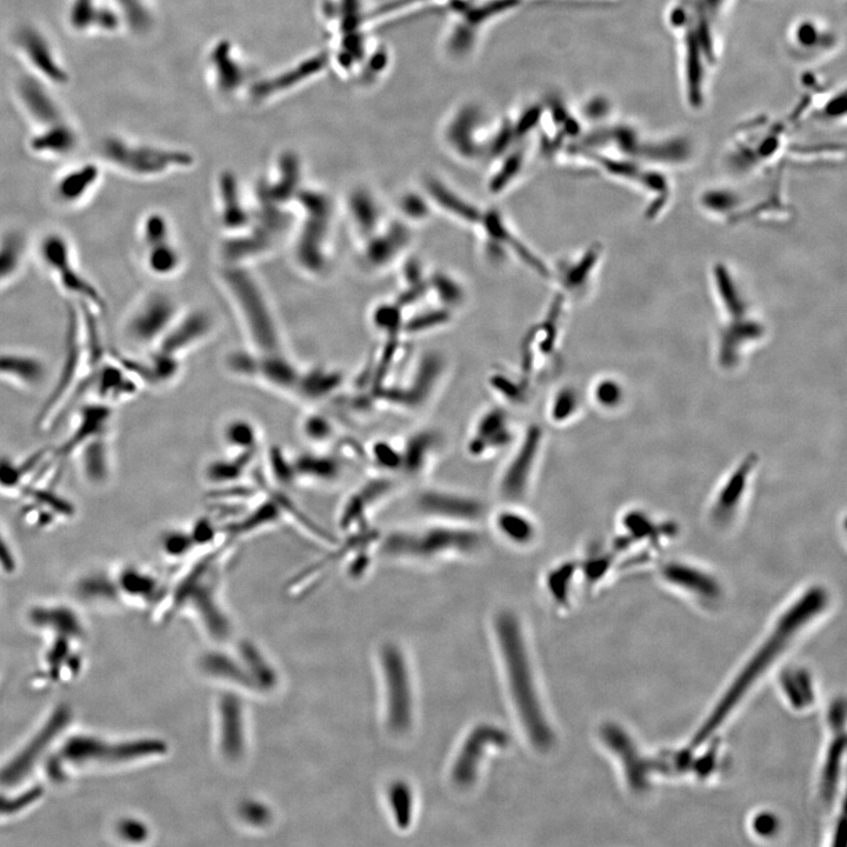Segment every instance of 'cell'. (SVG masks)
Here are the masks:
<instances>
[{"label":"cell","mask_w":847,"mask_h":847,"mask_svg":"<svg viewBox=\"0 0 847 847\" xmlns=\"http://www.w3.org/2000/svg\"><path fill=\"white\" fill-rule=\"evenodd\" d=\"M493 523L498 535L512 545L529 546L537 539L536 523L518 509L506 508L498 511Z\"/></svg>","instance_id":"21"},{"label":"cell","mask_w":847,"mask_h":847,"mask_svg":"<svg viewBox=\"0 0 847 847\" xmlns=\"http://www.w3.org/2000/svg\"><path fill=\"white\" fill-rule=\"evenodd\" d=\"M302 432L306 439L315 444L328 443L335 435L331 420L320 413H310L303 420Z\"/></svg>","instance_id":"36"},{"label":"cell","mask_w":847,"mask_h":847,"mask_svg":"<svg viewBox=\"0 0 847 847\" xmlns=\"http://www.w3.org/2000/svg\"><path fill=\"white\" fill-rule=\"evenodd\" d=\"M497 632L500 645H502L512 696L520 718L532 743L539 749H548L552 745L553 735L540 708L529 659L526 657L522 633L516 618L511 615L500 616L497 620Z\"/></svg>","instance_id":"3"},{"label":"cell","mask_w":847,"mask_h":847,"mask_svg":"<svg viewBox=\"0 0 847 847\" xmlns=\"http://www.w3.org/2000/svg\"><path fill=\"white\" fill-rule=\"evenodd\" d=\"M75 592L80 600L91 605L104 606L120 603L115 578L109 573L98 571L86 573L79 578Z\"/></svg>","instance_id":"23"},{"label":"cell","mask_w":847,"mask_h":847,"mask_svg":"<svg viewBox=\"0 0 847 847\" xmlns=\"http://www.w3.org/2000/svg\"><path fill=\"white\" fill-rule=\"evenodd\" d=\"M78 465L86 483L92 486H102L111 476L112 460L108 440L105 436L90 440L80 446Z\"/></svg>","instance_id":"18"},{"label":"cell","mask_w":847,"mask_h":847,"mask_svg":"<svg viewBox=\"0 0 847 847\" xmlns=\"http://www.w3.org/2000/svg\"><path fill=\"white\" fill-rule=\"evenodd\" d=\"M505 733L498 729L479 728L469 737L464 749L460 752L456 766L453 768V779L459 785H470L475 779L479 759L484 755L486 746L491 742L506 743Z\"/></svg>","instance_id":"15"},{"label":"cell","mask_w":847,"mask_h":847,"mask_svg":"<svg viewBox=\"0 0 847 847\" xmlns=\"http://www.w3.org/2000/svg\"><path fill=\"white\" fill-rule=\"evenodd\" d=\"M26 250L25 237L18 231H9L0 237V285L8 282L23 264Z\"/></svg>","instance_id":"27"},{"label":"cell","mask_w":847,"mask_h":847,"mask_svg":"<svg viewBox=\"0 0 847 847\" xmlns=\"http://www.w3.org/2000/svg\"><path fill=\"white\" fill-rule=\"evenodd\" d=\"M663 576L666 580H670L671 583L682 586L684 589L700 592L699 595L710 597L715 596V592H717L715 580L702 570L689 564L680 562L666 564L663 569Z\"/></svg>","instance_id":"26"},{"label":"cell","mask_w":847,"mask_h":847,"mask_svg":"<svg viewBox=\"0 0 847 847\" xmlns=\"http://www.w3.org/2000/svg\"><path fill=\"white\" fill-rule=\"evenodd\" d=\"M72 138L68 133H57L37 142L38 150H48L55 153H65L71 149Z\"/></svg>","instance_id":"42"},{"label":"cell","mask_w":847,"mask_h":847,"mask_svg":"<svg viewBox=\"0 0 847 847\" xmlns=\"http://www.w3.org/2000/svg\"><path fill=\"white\" fill-rule=\"evenodd\" d=\"M756 466L755 456L745 458L720 486L711 508V516L716 523L726 524L735 517L740 505L744 502Z\"/></svg>","instance_id":"10"},{"label":"cell","mask_w":847,"mask_h":847,"mask_svg":"<svg viewBox=\"0 0 847 847\" xmlns=\"http://www.w3.org/2000/svg\"><path fill=\"white\" fill-rule=\"evenodd\" d=\"M478 544V536L468 529L430 528L393 532L385 538L383 550L393 557L436 559L470 553Z\"/></svg>","instance_id":"6"},{"label":"cell","mask_w":847,"mask_h":847,"mask_svg":"<svg viewBox=\"0 0 847 847\" xmlns=\"http://www.w3.org/2000/svg\"><path fill=\"white\" fill-rule=\"evenodd\" d=\"M95 380L100 397L106 400L123 399L135 392V384L116 366H104L95 373Z\"/></svg>","instance_id":"28"},{"label":"cell","mask_w":847,"mask_h":847,"mask_svg":"<svg viewBox=\"0 0 847 847\" xmlns=\"http://www.w3.org/2000/svg\"><path fill=\"white\" fill-rule=\"evenodd\" d=\"M171 305L162 296H153L132 317L129 333L138 343H150L165 328L170 318Z\"/></svg>","instance_id":"16"},{"label":"cell","mask_w":847,"mask_h":847,"mask_svg":"<svg viewBox=\"0 0 847 847\" xmlns=\"http://www.w3.org/2000/svg\"><path fill=\"white\" fill-rule=\"evenodd\" d=\"M106 155L119 168L140 176L156 175L171 163L170 157L165 153L130 148L118 143H111L106 148Z\"/></svg>","instance_id":"17"},{"label":"cell","mask_w":847,"mask_h":847,"mask_svg":"<svg viewBox=\"0 0 847 847\" xmlns=\"http://www.w3.org/2000/svg\"><path fill=\"white\" fill-rule=\"evenodd\" d=\"M280 516L279 506L272 502H266L258 506L256 511L250 513L248 517L240 520L239 523L232 528L236 533H250L264 529L263 526L276 524Z\"/></svg>","instance_id":"34"},{"label":"cell","mask_w":847,"mask_h":847,"mask_svg":"<svg viewBox=\"0 0 847 847\" xmlns=\"http://www.w3.org/2000/svg\"><path fill=\"white\" fill-rule=\"evenodd\" d=\"M112 418V411L108 405L92 404L86 405L79 411L73 424L71 436L65 440L62 448L56 451L58 457L70 456L80 446L90 440L105 436Z\"/></svg>","instance_id":"13"},{"label":"cell","mask_w":847,"mask_h":847,"mask_svg":"<svg viewBox=\"0 0 847 847\" xmlns=\"http://www.w3.org/2000/svg\"><path fill=\"white\" fill-rule=\"evenodd\" d=\"M73 713L68 704H58L42 720L38 728L0 766V786L12 788L32 780L50 757L57 744L70 731Z\"/></svg>","instance_id":"5"},{"label":"cell","mask_w":847,"mask_h":847,"mask_svg":"<svg viewBox=\"0 0 847 847\" xmlns=\"http://www.w3.org/2000/svg\"><path fill=\"white\" fill-rule=\"evenodd\" d=\"M19 569V557L13 548L11 539L0 526V573L4 576L16 575Z\"/></svg>","instance_id":"38"},{"label":"cell","mask_w":847,"mask_h":847,"mask_svg":"<svg viewBox=\"0 0 847 847\" xmlns=\"http://www.w3.org/2000/svg\"><path fill=\"white\" fill-rule=\"evenodd\" d=\"M296 477L309 479L310 482H336L342 473V465L336 458L318 455V453H303L293 460Z\"/></svg>","instance_id":"24"},{"label":"cell","mask_w":847,"mask_h":847,"mask_svg":"<svg viewBox=\"0 0 847 847\" xmlns=\"http://www.w3.org/2000/svg\"><path fill=\"white\" fill-rule=\"evenodd\" d=\"M423 206L424 203L418 197H408L404 199L403 209L406 215L412 216L413 218H424L425 210Z\"/></svg>","instance_id":"43"},{"label":"cell","mask_w":847,"mask_h":847,"mask_svg":"<svg viewBox=\"0 0 847 847\" xmlns=\"http://www.w3.org/2000/svg\"><path fill=\"white\" fill-rule=\"evenodd\" d=\"M419 508L430 516L465 524L476 522L483 513L482 505L476 500L443 491L423 493Z\"/></svg>","instance_id":"11"},{"label":"cell","mask_w":847,"mask_h":847,"mask_svg":"<svg viewBox=\"0 0 847 847\" xmlns=\"http://www.w3.org/2000/svg\"><path fill=\"white\" fill-rule=\"evenodd\" d=\"M705 2L708 3L710 9H717L723 3V0H705Z\"/></svg>","instance_id":"44"},{"label":"cell","mask_w":847,"mask_h":847,"mask_svg":"<svg viewBox=\"0 0 847 847\" xmlns=\"http://www.w3.org/2000/svg\"><path fill=\"white\" fill-rule=\"evenodd\" d=\"M579 397L576 390L564 388L556 393L550 405V418L553 423L563 424L575 417L579 410Z\"/></svg>","instance_id":"35"},{"label":"cell","mask_w":847,"mask_h":847,"mask_svg":"<svg viewBox=\"0 0 847 847\" xmlns=\"http://www.w3.org/2000/svg\"><path fill=\"white\" fill-rule=\"evenodd\" d=\"M543 432L538 426H531L520 440L515 455L506 466L500 492L510 503H518L528 493L533 473L537 468V460L542 449Z\"/></svg>","instance_id":"8"},{"label":"cell","mask_w":847,"mask_h":847,"mask_svg":"<svg viewBox=\"0 0 847 847\" xmlns=\"http://www.w3.org/2000/svg\"><path fill=\"white\" fill-rule=\"evenodd\" d=\"M429 189L432 197H436V202L439 205L446 206V210L455 213L459 218L468 220V222H476L479 218L478 213L472 206L466 205L463 200L460 202L455 193L448 191L444 185L436 182H431Z\"/></svg>","instance_id":"33"},{"label":"cell","mask_w":847,"mask_h":847,"mask_svg":"<svg viewBox=\"0 0 847 847\" xmlns=\"http://www.w3.org/2000/svg\"><path fill=\"white\" fill-rule=\"evenodd\" d=\"M99 180L96 166L85 165L60 178L56 185V197L59 202L72 205L88 197Z\"/></svg>","instance_id":"22"},{"label":"cell","mask_w":847,"mask_h":847,"mask_svg":"<svg viewBox=\"0 0 847 847\" xmlns=\"http://www.w3.org/2000/svg\"><path fill=\"white\" fill-rule=\"evenodd\" d=\"M197 548L189 531L170 529L160 537V549L166 557L179 559Z\"/></svg>","instance_id":"32"},{"label":"cell","mask_w":847,"mask_h":847,"mask_svg":"<svg viewBox=\"0 0 847 847\" xmlns=\"http://www.w3.org/2000/svg\"><path fill=\"white\" fill-rule=\"evenodd\" d=\"M389 693V724L396 732L408 730L412 722L411 690L408 670L397 649H388L383 656Z\"/></svg>","instance_id":"9"},{"label":"cell","mask_w":847,"mask_h":847,"mask_svg":"<svg viewBox=\"0 0 847 847\" xmlns=\"http://www.w3.org/2000/svg\"><path fill=\"white\" fill-rule=\"evenodd\" d=\"M372 456L375 459V463L384 469L402 468V453L391 448L389 444H375L372 449Z\"/></svg>","instance_id":"40"},{"label":"cell","mask_w":847,"mask_h":847,"mask_svg":"<svg viewBox=\"0 0 847 847\" xmlns=\"http://www.w3.org/2000/svg\"><path fill=\"white\" fill-rule=\"evenodd\" d=\"M252 453H239L235 459L213 460L206 466L205 476L210 483L226 485L238 482L242 478L246 464L243 458H250Z\"/></svg>","instance_id":"30"},{"label":"cell","mask_w":847,"mask_h":847,"mask_svg":"<svg viewBox=\"0 0 847 847\" xmlns=\"http://www.w3.org/2000/svg\"><path fill=\"white\" fill-rule=\"evenodd\" d=\"M189 532L197 548L198 546H206L211 544L213 540H215L217 537V528L215 524H213L211 520L206 517L197 519L196 523L193 524Z\"/></svg>","instance_id":"41"},{"label":"cell","mask_w":847,"mask_h":847,"mask_svg":"<svg viewBox=\"0 0 847 847\" xmlns=\"http://www.w3.org/2000/svg\"><path fill=\"white\" fill-rule=\"evenodd\" d=\"M40 255L44 263L66 291L102 308L104 302L98 290L77 269L73 262L68 240L58 233H50L40 244Z\"/></svg>","instance_id":"7"},{"label":"cell","mask_w":847,"mask_h":847,"mask_svg":"<svg viewBox=\"0 0 847 847\" xmlns=\"http://www.w3.org/2000/svg\"><path fill=\"white\" fill-rule=\"evenodd\" d=\"M342 385V376L337 372L317 369L302 373L295 393L306 402L317 403L329 398Z\"/></svg>","instance_id":"25"},{"label":"cell","mask_w":847,"mask_h":847,"mask_svg":"<svg viewBox=\"0 0 847 847\" xmlns=\"http://www.w3.org/2000/svg\"><path fill=\"white\" fill-rule=\"evenodd\" d=\"M599 564H600V565H602V564H603V566H604V565H606V564H608V563H606V560H605V559H603V562H602V560H599ZM596 570L600 572V569H599V568H596ZM596 570H595V571H596ZM595 571L590 572V573H589V576H590V577H592L593 572H595Z\"/></svg>","instance_id":"45"},{"label":"cell","mask_w":847,"mask_h":847,"mask_svg":"<svg viewBox=\"0 0 847 847\" xmlns=\"http://www.w3.org/2000/svg\"><path fill=\"white\" fill-rule=\"evenodd\" d=\"M593 397L596 403L603 409H615L622 403L623 389L615 380L604 379L595 386Z\"/></svg>","instance_id":"37"},{"label":"cell","mask_w":847,"mask_h":847,"mask_svg":"<svg viewBox=\"0 0 847 847\" xmlns=\"http://www.w3.org/2000/svg\"><path fill=\"white\" fill-rule=\"evenodd\" d=\"M224 442L238 453H253L256 451L259 435L256 425L248 419H232L224 426Z\"/></svg>","instance_id":"29"},{"label":"cell","mask_w":847,"mask_h":847,"mask_svg":"<svg viewBox=\"0 0 847 847\" xmlns=\"http://www.w3.org/2000/svg\"><path fill=\"white\" fill-rule=\"evenodd\" d=\"M157 752L159 745L152 740H120L69 731L46 760L42 772L46 783L63 785L80 777L124 768Z\"/></svg>","instance_id":"1"},{"label":"cell","mask_w":847,"mask_h":847,"mask_svg":"<svg viewBox=\"0 0 847 847\" xmlns=\"http://www.w3.org/2000/svg\"><path fill=\"white\" fill-rule=\"evenodd\" d=\"M270 465L273 475L282 484H291L295 482L296 472L293 468V460H288L282 455V452L272 450L270 455Z\"/></svg>","instance_id":"39"},{"label":"cell","mask_w":847,"mask_h":847,"mask_svg":"<svg viewBox=\"0 0 847 847\" xmlns=\"http://www.w3.org/2000/svg\"><path fill=\"white\" fill-rule=\"evenodd\" d=\"M513 440L509 418L502 410H489L479 417L469 442L473 456H485L506 448Z\"/></svg>","instance_id":"12"},{"label":"cell","mask_w":847,"mask_h":847,"mask_svg":"<svg viewBox=\"0 0 847 847\" xmlns=\"http://www.w3.org/2000/svg\"><path fill=\"white\" fill-rule=\"evenodd\" d=\"M113 578H115L119 602L132 600V602L148 604L159 590L158 579L136 565L124 566Z\"/></svg>","instance_id":"19"},{"label":"cell","mask_w":847,"mask_h":847,"mask_svg":"<svg viewBox=\"0 0 847 847\" xmlns=\"http://www.w3.org/2000/svg\"><path fill=\"white\" fill-rule=\"evenodd\" d=\"M44 793V786L42 784L35 785L32 780L29 783L12 786V788L0 786V822L16 819L36 808L42 802Z\"/></svg>","instance_id":"20"},{"label":"cell","mask_w":847,"mask_h":847,"mask_svg":"<svg viewBox=\"0 0 847 847\" xmlns=\"http://www.w3.org/2000/svg\"><path fill=\"white\" fill-rule=\"evenodd\" d=\"M145 248L148 251L146 262L149 269L156 275H169L177 269L179 256L176 249L169 243V239L145 246Z\"/></svg>","instance_id":"31"},{"label":"cell","mask_w":847,"mask_h":847,"mask_svg":"<svg viewBox=\"0 0 847 847\" xmlns=\"http://www.w3.org/2000/svg\"><path fill=\"white\" fill-rule=\"evenodd\" d=\"M26 619L46 638L40 679L48 685L76 679L83 670L86 640V626L78 611L62 602L40 603L32 606Z\"/></svg>","instance_id":"2"},{"label":"cell","mask_w":847,"mask_h":847,"mask_svg":"<svg viewBox=\"0 0 847 847\" xmlns=\"http://www.w3.org/2000/svg\"><path fill=\"white\" fill-rule=\"evenodd\" d=\"M48 377L43 359L23 352L0 353V378L24 389H36Z\"/></svg>","instance_id":"14"},{"label":"cell","mask_w":847,"mask_h":847,"mask_svg":"<svg viewBox=\"0 0 847 847\" xmlns=\"http://www.w3.org/2000/svg\"><path fill=\"white\" fill-rule=\"evenodd\" d=\"M826 600H828V596H826V592L823 589L812 588L804 592V595L799 597L795 604L790 606V609L786 611L782 620H780L775 635L771 636L769 642L764 645V649L757 653V656L748 665L743 675L738 678L736 684H733L726 698L719 704L717 711L713 713L708 724L699 732V740L705 739L713 730L718 728L719 724L723 722V719L732 710L733 705H736L743 693L755 682L760 672H763L766 666L772 662L773 658L780 651H783L784 646L789 642L788 637L793 635L800 626H803L806 620L815 617L818 612L822 611Z\"/></svg>","instance_id":"4"}]
</instances>
